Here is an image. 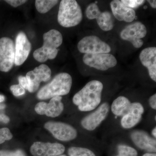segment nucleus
Here are the masks:
<instances>
[{
  "mask_svg": "<svg viewBox=\"0 0 156 156\" xmlns=\"http://www.w3.org/2000/svg\"><path fill=\"white\" fill-rule=\"evenodd\" d=\"M103 85L100 81L92 80L87 83L85 87L73 98V102L82 112L94 110L101 101Z\"/></svg>",
  "mask_w": 156,
  "mask_h": 156,
  "instance_id": "nucleus-1",
  "label": "nucleus"
},
{
  "mask_svg": "<svg viewBox=\"0 0 156 156\" xmlns=\"http://www.w3.org/2000/svg\"><path fill=\"white\" fill-rule=\"evenodd\" d=\"M44 44L41 48L35 50L34 58L40 62H44L48 59H53L58 53L57 48L61 46L63 41L60 32L52 29L43 35Z\"/></svg>",
  "mask_w": 156,
  "mask_h": 156,
  "instance_id": "nucleus-2",
  "label": "nucleus"
},
{
  "mask_svg": "<svg viewBox=\"0 0 156 156\" xmlns=\"http://www.w3.org/2000/svg\"><path fill=\"white\" fill-rule=\"evenodd\" d=\"M72 85V78L69 74H58L50 83L40 89L37 94L39 99L44 100L56 96L67 95Z\"/></svg>",
  "mask_w": 156,
  "mask_h": 156,
  "instance_id": "nucleus-3",
  "label": "nucleus"
},
{
  "mask_svg": "<svg viewBox=\"0 0 156 156\" xmlns=\"http://www.w3.org/2000/svg\"><path fill=\"white\" fill-rule=\"evenodd\" d=\"M80 6L75 0H62L60 2L57 20L63 27H73L80 23L83 20Z\"/></svg>",
  "mask_w": 156,
  "mask_h": 156,
  "instance_id": "nucleus-4",
  "label": "nucleus"
},
{
  "mask_svg": "<svg viewBox=\"0 0 156 156\" xmlns=\"http://www.w3.org/2000/svg\"><path fill=\"white\" fill-rule=\"evenodd\" d=\"M77 48L80 53L85 54L108 53L111 50L109 45L95 36L84 37L78 43Z\"/></svg>",
  "mask_w": 156,
  "mask_h": 156,
  "instance_id": "nucleus-5",
  "label": "nucleus"
},
{
  "mask_svg": "<svg viewBox=\"0 0 156 156\" xmlns=\"http://www.w3.org/2000/svg\"><path fill=\"white\" fill-rule=\"evenodd\" d=\"M15 45L8 37L0 39V71L8 72L13 67L15 61Z\"/></svg>",
  "mask_w": 156,
  "mask_h": 156,
  "instance_id": "nucleus-6",
  "label": "nucleus"
},
{
  "mask_svg": "<svg viewBox=\"0 0 156 156\" xmlns=\"http://www.w3.org/2000/svg\"><path fill=\"white\" fill-rule=\"evenodd\" d=\"M147 30L144 24L140 22H135L126 26L120 33V37L124 41L132 44L134 48H140L144 44L141 40L146 36Z\"/></svg>",
  "mask_w": 156,
  "mask_h": 156,
  "instance_id": "nucleus-7",
  "label": "nucleus"
},
{
  "mask_svg": "<svg viewBox=\"0 0 156 156\" xmlns=\"http://www.w3.org/2000/svg\"><path fill=\"white\" fill-rule=\"evenodd\" d=\"M83 61L88 66L101 71L107 70L117 64L116 58L109 53L85 54Z\"/></svg>",
  "mask_w": 156,
  "mask_h": 156,
  "instance_id": "nucleus-8",
  "label": "nucleus"
},
{
  "mask_svg": "<svg viewBox=\"0 0 156 156\" xmlns=\"http://www.w3.org/2000/svg\"><path fill=\"white\" fill-rule=\"evenodd\" d=\"M51 70L47 65L43 64L35 68L32 71L27 73L26 78L28 81V89L31 93L35 92L38 89L42 82H46L50 80Z\"/></svg>",
  "mask_w": 156,
  "mask_h": 156,
  "instance_id": "nucleus-9",
  "label": "nucleus"
},
{
  "mask_svg": "<svg viewBox=\"0 0 156 156\" xmlns=\"http://www.w3.org/2000/svg\"><path fill=\"white\" fill-rule=\"evenodd\" d=\"M44 128L51 132L55 138L62 141L72 140L77 135L74 128L64 123L49 122L45 124Z\"/></svg>",
  "mask_w": 156,
  "mask_h": 156,
  "instance_id": "nucleus-10",
  "label": "nucleus"
},
{
  "mask_svg": "<svg viewBox=\"0 0 156 156\" xmlns=\"http://www.w3.org/2000/svg\"><path fill=\"white\" fill-rule=\"evenodd\" d=\"M32 45L26 34L20 32L17 34L15 46V61L16 66H20L25 62L28 58Z\"/></svg>",
  "mask_w": 156,
  "mask_h": 156,
  "instance_id": "nucleus-11",
  "label": "nucleus"
},
{
  "mask_svg": "<svg viewBox=\"0 0 156 156\" xmlns=\"http://www.w3.org/2000/svg\"><path fill=\"white\" fill-rule=\"evenodd\" d=\"M65 150L64 146L56 143L35 142L30 149L34 156H57L63 154Z\"/></svg>",
  "mask_w": 156,
  "mask_h": 156,
  "instance_id": "nucleus-12",
  "label": "nucleus"
},
{
  "mask_svg": "<svg viewBox=\"0 0 156 156\" xmlns=\"http://www.w3.org/2000/svg\"><path fill=\"white\" fill-rule=\"evenodd\" d=\"M62 99L61 96H56L52 98L49 103L39 102L36 105L35 110L39 115H46L52 118L58 117L64 109Z\"/></svg>",
  "mask_w": 156,
  "mask_h": 156,
  "instance_id": "nucleus-13",
  "label": "nucleus"
},
{
  "mask_svg": "<svg viewBox=\"0 0 156 156\" xmlns=\"http://www.w3.org/2000/svg\"><path fill=\"white\" fill-rule=\"evenodd\" d=\"M109 111V105L104 103L94 112L85 117L81 122L82 126L88 131H93L106 118Z\"/></svg>",
  "mask_w": 156,
  "mask_h": 156,
  "instance_id": "nucleus-14",
  "label": "nucleus"
},
{
  "mask_svg": "<svg viewBox=\"0 0 156 156\" xmlns=\"http://www.w3.org/2000/svg\"><path fill=\"white\" fill-rule=\"evenodd\" d=\"M144 108L139 102L131 103L128 111L123 116L121 120V125L123 128L129 129L133 128L139 122Z\"/></svg>",
  "mask_w": 156,
  "mask_h": 156,
  "instance_id": "nucleus-15",
  "label": "nucleus"
},
{
  "mask_svg": "<svg viewBox=\"0 0 156 156\" xmlns=\"http://www.w3.org/2000/svg\"><path fill=\"white\" fill-rule=\"evenodd\" d=\"M110 6L114 16L119 21L130 23L136 17V13L134 9L126 7L121 1H112Z\"/></svg>",
  "mask_w": 156,
  "mask_h": 156,
  "instance_id": "nucleus-16",
  "label": "nucleus"
},
{
  "mask_svg": "<svg viewBox=\"0 0 156 156\" xmlns=\"http://www.w3.org/2000/svg\"><path fill=\"white\" fill-rule=\"evenodd\" d=\"M140 62L148 69L150 77L156 81V48L149 47L144 49L139 55Z\"/></svg>",
  "mask_w": 156,
  "mask_h": 156,
  "instance_id": "nucleus-17",
  "label": "nucleus"
},
{
  "mask_svg": "<svg viewBox=\"0 0 156 156\" xmlns=\"http://www.w3.org/2000/svg\"><path fill=\"white\" fill-rule=\"evenodd\" d=\"M131 138L137 147L142 150L151 152H155L156 141L143 131H136L132 132Z\"/></svg>",
  "mask_w": 156,
  "mask_h": 156,
  "instance_id": "nucleus-18",
  "label": "nucleus"
},
{
  "mask_svg": "<svg viewBox=\"0 0 156 156\" xmlns=\"http://www.w3.org/2000/svg\"><path fill=\"white\" fill-rule=\"evenodd\" d=\"M131 104V102L127 98L119 96L115 99L112 104V111L115 115L123 116L128 111Z\"/></svg>",
  "mask_w": 156,
  "mask_h": 156,
  "instance_id": "nucleus-19",
  "label": "nucleus"
},
{
  "mask_svg": "<svg viewBox=\"0 0 156 156\" xmlns=\"http://www.w3.org/2000/svg\"><path fill=\"white\" fill-rule=\"evenodd\" d=\"M96 20L98 25L102 30L108 31L113 28L114 19L109 12H101Z\"/></svg>",
  "mask_w": 156,
  "mask_h": 156,
  "instance_id": "nucleus-20",
  "label": "nucleus"
},
{
  "mask_svg": "<svg viewBox=\"0 0 156 156\" xmlns=\"http://www.w3.org/2000/svg\"><path fill=\"white\" fill-rule=\"evenodd\" d=\"M57 0H36L35 7L41 14H45L58 4Z\"/></svg>",
  "mask_w": 156,
  "mask_h": 156,
  "instance_id": "nucleus-21",
  "label": "nucleus"
},
{
  "mask_svg": "<svg viewBox=\"0 0 156 156\" xmlns=\"http://www.w3.org/2000/svg\"><path fill=\"white\" fill-rule=\"evenodd\" d=\"M69 156H95L94 153L86 148L71 147L68 150Z\"/></svg>",
  "mask_w": 156,
  "mask_h": 156,
  "instance_id": "nucleus-22",
  "label": "nucleus"
},
{
  "mask_svg": "<svg viewBox=\"0 0 156 156\" xmlns=\"http://www.w3.org/2000/svg\"><path fill=\"white\" fill-rule=\"evenodd\" d=\"M101 13L98 6L95 3L90 4L87 7L86 14L87 18L89 20L95 19Z\"/></svg>",
  "mask_w": 156,
  "mask_h": 156,
  "instance_id": "nucleus-23",
  "label": "nucleus"
},
{
  "mask_svg": "<svg viewBox=\"0 0 156 156\" xmlns=\"http://www.w3.org/2000/svg\"><path fill=\"white\" fill-rule=\"evenodd\" d=\"M119 154L116 156H137V153L133 148L126 145L118 147Z\"/></svg>",
  "mask_w": 156,
  "mask_h": 156,
  "instance_id": "nucleus-24",
  "label": "nucleus"
},
{
  "mask_svg": "<svg viewBox=\"0 0 156 156\" xmlns=\"http://www.w3.org/2000/svg\"><path fill=\"white\" fill-rule=\"evenodd\" d=\"M13 135L10 130L8 128L0 129V144L12 139Z\"/></svg>",
  "mask_w": 156,
  "mask_h": 156,
  "instance_id": "nucleus-25",
  "label": "nucleus"
},
{
  "mask_svg": "<svg viewBox=\"0 0 156 156\" xmlns=\"http://www.w3.org/2000/svg\"><path fill=\"white\" fill-rule=\"evenodd\" d=\"M121 2L126 7L132 9L138 8L145 2L143 0H122Z\"/></svg>",
  "mask_w": 156,
  "mask_h": 156,
  "instance_id": "nucleus-26",
  "label": "nucleus"
},
{
  "mask_svg": "<svg viewBox=\"0 0 156 156\" xmlns=\"http://www.w3.org/2000/svg\"><path fill=\"white\" fill-rule=\"evenodd\" d=\"M10 89L13 95L15 96H21L25 93V89H23L19 84L12 85L10 87Z\"/></svg>",
  "mask_w": 156,
  "mask_h": 156,
  "instance_id": "nucleus-27",
  "label": "nucleus"
},
{
  "mask_svg": "<svg viewBox=\"0 0 156 156\" xmlns=\"http://www.w3.org/2000/svg\"><path fill=\"white\" fill-rule=\"evenodd\" d=\"M0 156H26L23 151L20 150L15 151H0Z\"/></svg>",
  "mask_w": 156,
  "mask_h": 156,
  "instance_id": "nucleus-28",
  "label": "nucleus"
},
{
  "mask_svg": "<svg viewBox=\"0 0 156 156\" xmlns=\"http://www.w3.org/2000/svg\"><path fill=\"white\" fill-rule=\"evenodd\" d=\"M5 105L0 104V122L4 123H8L10 122V119L4 113L3 110L5 108Z\"/></svg>",
  "mask_w": 156,
  "mask_h": 156,
  "instance_id": "nucleus-29",
  "label": "nucleus"
},
{
  "mask_svg": "<svg viewBox=\"0 0 156 156\" xmlns=\"http://www.w3.org/2000/svg\"><path fill=\"white\" fill-rule=\"evenodd\" d=\"M5 2L14 8H17L25 4L27 2L25 0H6Z\"/></svg>",
  "mask_w": 156,
  "mask_h": 156,
  "instance_id": "nucleus-30",
  "label": "nucleus"
},
{
  "mask_svg": "<svg viewBox=\"0 0 156 156\" xmlns=\"http://www.w3.org/2000/svg\"><path fill=\"white\" fill-rule=\"evenodd\" d=\"M19 85H20L23 88L26 89H28V81L26 77L23 76H20L18 78Z\"/></svg>",
  "mask_w": 156,
  "mask_h": 156,
  "instance_id": "nucleus-31",
  "label": "nucleus"
},
{
  "mask_svg": "<svg viewBox=\"0 0 156 156\" xmlns=\"http://www.w3.org/2000/svg\"><path fill=\"white\" fill-rule=\"evenodd\" d=\"M149 104L151 107L154 109H156V94L151 96L149 98Z\"/></svg>",
  "mask_w": 156,
  "mask_h": 156,
  "instance_id": "nucleus-32",
  "label": "nucleus"
},
{
  "mask_svg": "<svg viewBox=\"0 0 156 156\" xmlns=\"http://www.w3.org/2000/svg\"><path fill=\"white\" fill-rule=\"evenodd\" d=\"M148 2L150 4L151 7L153 9H156V1L155 0H148Z\"/></svg>",
  "mask_w": 156,
  "mask_h": 156,
  "instance_id": "nucleus-33",
  "label": "nucleus"
},
{
  "mask_svg": "<svg viewBox=\"0 0 156 156\" xmlns=\"http://www.w3.org/2000/svg\"><path fill=\"white\" fill-rule=\"evenodd\" d=\"M143 156H156V155L154 153H146Z\"/></svg>",
  "mask_w": 156,
  "mask_h": 156,
  "instance_id": "nucleus-34",
  "label": "nucleus"
},
{
  "mask_svg": "<svg viewBox=\"0 0 156 156\" xmlns=\"http://www.w3.org/2000/svg\"><path fill=\"white\" fill-rule=\"evenodd\" d=\"M5 100V97L4 95H0V103L3 102Z\"/></svg>",
  "mask_w": 156,
  "mask_h": 156,
  "instance_id": "nucleus-35",
  "label": "nucleus"
},
{
  "mask_svg": "<svg viewBox=\"0 0 156 156\" xmlns=\"http://www.w3.org/2000/svg\"><path fill=\"white\" fill-rule=\"evenodd\" d=\"M152 133L153 135V136H154L155 137H156V128H154L152 132Z\"/></svg>",
  "mask_w": 156,
  "mask_h": 156,
  "instance_id": "nucleus-36",
  "label": "nucleus"
},
{
  "mask_svg": "<svg viewBox=\"0 0 156 156\" xmlns=\"http://www.w3.org/2000/svg\"><path fill=\"white\" fill-rule=\"evenodd\" d=\"M57 156H66V155H58Z\"/></svg>",
  "mask_w": 156,
  "mask_h": 156,
  "instance_id": "nucleus-37",
  "label": "nucleus"
}]
</instances>
